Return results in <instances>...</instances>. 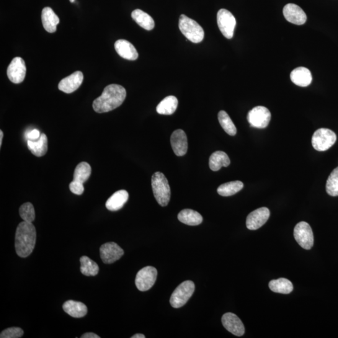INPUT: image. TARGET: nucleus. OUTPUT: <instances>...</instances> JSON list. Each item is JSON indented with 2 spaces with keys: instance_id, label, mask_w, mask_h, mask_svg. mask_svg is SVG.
I'll list each match as a JSON object with an SVG mask.
<instances>
[{
  "instance_id": "obj_1",
  "label": "nucleus",
  "mask_w": 338,
  "mask_h": 338,
  "mask_svg": "<svg viewBox=\"0 0 338 338\" xmlns=\"http://www.w3.org/2000/svg\"><path fill=\"white\" fill-rule=\"evenodd\" d=\"M127 95L124 87L111 84L105 88L101 96L93 102V108L99 113L110 112L123 104Z\"/></svg>"
},
{
  "instance_id": "obj_2",
  "label": "nucleus",
  "mask_w": 338,
  "mask_h": 338,
  "mask_svg": "<svg viewBox=\"0 0 338 338\" xmlns=\"http://www.w3.org/2000/svg\"><path fill=\"white\" fill-rule=\"evenodd\" d=\"M37 232L32 223L23 221L18 226L15 235V249L20 257H27L35 248Z\"/></svg>"
},
{
  "instance_id": "obj_3",
  "label": "nucleus",
  "mask_w": 338,
  "mask_h": 338,
  "mask_svg": "<svg viewBox=\"0 0 338 338\" xmlns=\"http://www.w3.org/2000/svg\"><path fill=\"white\" fill-rule=\"evenodd\" d=\"M152 190L157 202L162 207L168 205L170 198V188L168 180L164 174L154 173L152 177Z\"/></svg>"
},
{
  "instance_id": "obj_4",
  "label": "nucleus",
  "mask_w": 338,
  "mask_h": 338,
  "mask_svg": "<svg viewBox=\"0 0 338 338\" xmlns=\"http://www.w3.org/2000/svg\"><path fill=\"white\" fill-rule=\"evenodd\" d=\"M179 27L182 34L192 43H200L205 38V31L201 26L185 15L180 16Z\"/></svg>"
},
{
  "instance_id": "obj_5",
  "label": "nucleus",
  "mask_w": 338,
  "mask_h": 338,
  "mask_svg": "<svg viewBox=\"0 0 338 338\" xmlns=\"http://www.w3.org/2000/svg\"><path fill=\"white\" fill-rule=\"evenodd\" d=\"M195 285L192 281H185L180 284L172 294L170 303L173 308H179L184 306L192 296Z\"/></svg>"
},
{
  "instance_id": "obj_6",
  "label": "nucleus",
  "mask_w": 338,
  "mask_h": 338,
  "mask_svg": "<svg viewBox=\"0 0 338 338\" xmlns=\"http://www.w3.org/2000/svg\"><path fill=\"white\" fill-rule=\"evenodd\" d=\"M336 139L333 131L328 128H319L312 137V146L317 151H326L334 145Z\"/></svg>"
},
{
  "instance_id": "obj_7",
  "label": "nucleus",
  "mask_w": 338,
  "mask_h": 338,
  "mask_svg": "<svg viewBox=\"0 0 338 338\" xmlns=\"http://www.w3.org/2000/svg\"><path fill=\"white\" fill-rule=\"evenodd\" d=\"M294 237L299 246L309 250L314 244V235L311 226L306 222L302 221L295 226Z\"/></svg>"
},
{
  "instance_id": "obj_8",
  "label": "nucleus",
  "mask_w": 338,
  "mask_h": 338,
  "mask_svg": "<svg viewBox=\"0 0 338 338\" xmlns=\"http://www.w3.org/2000/svg\"><path fill=\"white\" fill-rule=\"evenodd\" d=\"M217 22L222 34L228 39L233 37L236 20L228 10L221 9L217 15Z\"/></svg>"
},
{
  "instance_id": "obj_9",
  "label": "nucleus",
  "mask_w": 338,
  "mask_h": 338,
  "mask_svg": "<svg viewBox=\"0 0 338 338\" xmlns=\"http://www.w3.org/2000/svg\"><path fill=\"white\" fill-rule=\"evenodd\" d=\"M272 114L266 107L257 106L250 110L247 115L248 120L251 127L257 128H264L270 122Z\"/></svg>"
},
{
  "instance_id": "obj_10",
  "label": "nucleus",
  "mask_w": 338,
  "mask_h": 338,
  "mask_svg": "<svg viewBox=\"0 0 338 338\" xmlns=\"http://www.w3.org/2000/svg\"><path fill=\"white\" fill-rule=\"evenodd\" d=\"M157 277V271L152 266H147L139 271L137 274L135 283L141 291H148L154 286Z\"/></svg>"
},
{
  "instance_id": "obj_11",
  "label": "nucleus",
  "mask_w": 338,
  "mask_h": 338,
  "mask_svg": "<svg viewBox=\"0 0 338 338\" xmlns=\"http://www.w3.org/2000/svg\"><path fill=\"white\" fill-rule=\"evenodd\" d=\"M123 254V250L113 242L103 244L100 248V257L105 264H112L120 259Z\"/></svg>"
},
{
  "instance_id": "obj_12",
  "label": "nucleus",
  "mask_w": 338,
  "mask_h": 338,
  "mask_svg": "<svg viewBox=\"0 0 338 338\" xmlns=\"http://www.w3.org/2000/svg\"><path fill=\"white\" fill-rule=\"evenodd\" d=\"M26 72L25 61L21 57H15L8 67L7 76L13 83L20 84L24 81Z\"/></svg>"
},
{
  "instance_id": "obj_13",
  "label": "nucleus",
  "mask_w": 338,
  "mask_h": 338,
  "mask_svg": "<svg viewBox=\"0 0 338 338\" xmlns=\"http://www.w3.org/2000/svg\"><path fill=\"white\" fill-rule=\"evenodd\" d=\"M269 216L270 211L267 208H259L252 211L247 217V228L249 230H257L266 223Z\"/></svg>"
},
{
  "instance_id": "obj_14",
  "label": "nucleus",
  "mask_w": 338,
  "mask_h": 338,
  "mask_svg": "<svg viewBox=\"0 0 338 338\" xmlns=\"http://www.w3.org/2000/svg\"><path fill=\"white\" fill-rule=\"evenodd\" d=\"M222 323L228 331L235 336H243L245 332L244 324L236 314L232 313L224 314L222 317Z\"/></svg>"
},
{
  "instance_id": "obj_15",
  "label": "nucleus",
  "mask_w": 338,
  "mask_h": 338,
  "mask_svg": "<svg viewBox=\"0 0 338 338\" xmlns=\"http://www.w3.org/2000/svg\"><path fill=\"white\" fill-rule=\"evenodd\" d=\"M283 15L287 21L297 25L306 23L307 16L301 7L293 4L286 5L283 9Z\"/></svg>"
},
{
  "instance_id": "obj_16",
  "label": "nucleus",
  "mask_w": 338,
  "mask_h": 338,
  "mask_svg": "<svg viewBox=\"0 0 338 338\" xmlns=\"http://www.w3.org/2000/svg\"><path fill=\"white\" fill-rule=\"evenodd\" d=\"M173 151L177 156H183L186 154L188 149V142L186 134L181 129H177L172 133L170 138Z\"/></svg>"
},
{
  "instance_id": "obj_17",
  "label": "nucleus",
  "mask_w": 338,
  "mask_h": 338,
  "mask_svg": "<svg viewBox=\"0 0 338 338\" xmlns=\"http://www.w3.org/2000/svg\"><path fill=\"white\" fill-rule=\"evenodd\" d=\"M84 81L82 72L77 71L61 80L58 84V89L66 94H71L79 89Z\"/></svg>"
},
{
  "instance_id": "obj_18",
  "label": "nucleus",
  "mask_w": 338,
  "mask_h": 338,
  "mask_svg": "<svg viewBox=\"0 0 338 338\" xmlns=\"http://www.w3.org/2000/svg\"><path fill=\"white\" fill-rule=\"evenodd\" d=\"M115 49L121 57L128 60H136L139 53L134 46L128 41L118 40L115 43Z\"/></svg>"
},
{
  "instance_id": "obj_19",
  "label": "nucleus",
  "mask_w": 338,
  "mask_h": 338,
  "mask_svg": "<svg viewBox=\"0 0 338 338\" xmlns=\"http://www.w3.org/2000/svg\"><path fill=\"white\" fill-rule=\"evenodd\" d=\"M291 80L298 86L305 87L310 85L312 82L311 72L305 67H298L291 73Z\"/></svg>"
},
{
  "instance_id": "obj_20",
  "label": "nucleus",
  "mask_w": 338,
  "mask_h": 338,
  "mask_svg": "<svg viewBox=\"0 0 338 338\" xmlns=\"http://www.w3.org/2000/svg\"><path fill=\"white\" fill-rule=\"evenodd\" d=\"M128 193L125 190H120L115 192L106 202V208L110 211L121 210L127 202Z\"/></svg>"
},
{
  "instance_id": "obj_21",
  "label": "nucleus",
  "mask_w": 338,
  "mask_h": 338,
  "mask_svg": "<svg viewBox=\"0 0 338 338\" xmlns=\"http://www.w3.org/2000/svg\"><path fill=\"white\" fill-rule=\"evenodd\" d=\"M42 21L46 32L54 33L56 32L60 20L50 7H45L42 10Z\"/></svg>"
},
{
  "instance_id": "obj_22",
  "label": "nucleus",
  "mask_w": 338,
  "mask_h": 338,
  "mask_svg": "<svg viewBox=\"0 0 338 338\" xmlns=\"http://www.w3.org/2000/svg\"><path fill=\"white\" fill-rule=\"evenodd\" d=\"M63 309L69 315L77 318L84 317L88 312L87 306L85 304L73 300L66 301L63 304Z\"/></svg>"
},
{
  "instance_id": "obj_23",
  "label": "nucleus",
  "mask_w": 338,
  "mask_h": 338,
  "mask_svg": "<svg viewBox=\"0 0 338 338\" xmlns=\"http://www.w3.org/2000/svg\"><path fill=\"white\" fill-rule=\"evenodd\" d=\"M27 146L34 156L37 157L45 156L48 151L47 137L45 133H42L37 141H28Z\"/></svg>"
},
{
  "instance_id": "obj_24",
  "label": "nucleus",
  "mask_w": 338,
  "mask_h": 338,
  "mask_svg": "<svg viewBox=\"0 0 338 338\" xmlns=\"http://www.w3.org/2000/svg\"><path fill=\"white\" fill-rule=\"evenodd\" d=\"M178 219L181 223L189 226H198L202 223L203 218L200 214L189 209L180 212L178 214Z\"/></svg>"
},
{
  "instance_id": "obj_25",
  "label": "nucleus",
  "mask_w": 338,
  "mask_h": 338,
  "mask_svg": "<svg viewBox=\"0 0 338 338\" xmlns=\"http://www.w3.org/2000/svg\"><path fill=\"white\" fill-rule=\"evenodd\" d=\"M230 164V159L224 152L216 151L210 157V167L213 171H218L221 167H228Z\"/></svg>"
},
{
  "instance_id": "obj_26",
  "label": "nucleus",
  "mask_w": 338,
  "mask_h": 338,
  "mask_svg": "<svg viewBox=\"0 0 338 338\" xmlns=\"http://www.w3.org/2000/svg\"><path fill=\"white\" fill-rule=\"evenodd\" d=\"M131 18L138 24L146 30H153L155 27L154 20L147 13L143 10L137 9L131 13Z\"/></svg>"
},
{
  "instance_id": "obj_27",
  "label": "nucleus",
  "mask_w": 338,
  "mask_h": 338,
  "mask_svg": "<svg viewBox=\"0 0 338 338\" xmlns=\"http://www.w3.org/2000/svg\"><path fill=\"white\" fill-rule=\"evenodd\" d=\"M178 100L176 97L170 95L165 98L157 105L156 110L161 115H172L177 110Z\"/></svg>"
},
{
  "instance_id": "obj_28",
  "label": "nucleus",
  "mask_w": 338,
  "mask_h": 338,
  "mask_svg": "<svg viewBox=\"0 0 338 338\" xmlns=\"http://www.w3.org/2000/svg\"><path fill=\"white\" fill-rule=\"evenodd\" d=\"M270 290L273 292L288 295L292 292L293 285L290 280L285 278L271 281L269 283Z\"/></svg>"
},
{
  "instance_id": "obj_29",
  "label": "nucleus",
  "mask_w": 338,
  "mask_h": 338,
  "mask_svg": "<svg viewBox=\"0 0 338 338\" xmlns=\"http://www.w3.org/2000/svg\"><path fill=\"white\" fill-rule=\"evenodd\" d=\"M244 187V184L239 180L225 183L218 187V192L219 195L224 197L233 195Z\"/></svg>"
},
{
  "instance_id": "obj_30",
  "label": "nucleus",
  "mask_w": 338,
  "mask_h": 338,
  "mask_svg": "<svg viewBox=\"0 0 338 338\" xmlns=\"http://www.w3.org/2000/svg\"><path fill=\"white\" fill-rule=\"evenodd\" d=\"M81 261V272L86 276H95L99 272V267L96 262L87 256H82Z\"/></svg>"
},
{
  "instance_id": "obj_31",
  "label": "nucleus",
  "mask_w": 338,
  "mask_h": 338,
  "mask_svg": "<svg viewBox=\"0 0 338 338\" xmlns=\"http://www.w3.org/2000/svg\"><path fill=\"white\" fill-rule=\"evenodd\" d=\"M92 169L90 165L87 162H81L77 165L74 171V180H76L84 184L89 179L91 174Z\"/></svg>"
},
{
  "instance_id": "obj_32",
  "label": "nucleus",
  "mask_w": 338,
  "mask_h": 338,
  "mask_svg": "<svg viewBox=\"0 0 338 338\" xmlns=\"http://www.w3.org/2000/svg\"><path fill=\"white\" fill-rule=\"evenodd\" d=\"M218 120L221 127L227 133L231 136L236 135L237 133L236 126L225 111L221 110L219 112Z\"/></svg>"
},
{
  "instance_id": "obj_33",
  "label": "nucleus",
  "mask_w": 338,
  "mask_h": 338,
  "mask_svg": "<svg viewBox=\"0 0 338 338\" xmlns=\"http://www.w3.org/2000/svg\"><path fill=\"white\" fill-rule=\"evenodd\" d=\"M326 190L327 194L332 197L338 196V167L332 170L327 178Z\"/></svg>"
},
{
  "instance_id": "obj_34",
  "label": "nucleus",
  "mask_w": 338,
  "mask_h": 338,
  "mask_svg": "<svg viewBox=\"0 0 338 338\" xmlns=\"http://www.w3.org/2000/svg\"><path fill=\"white\" fill-rule=\"evenodd\" d=\"M19 213L23 221L32 223L33 221L35 220V212L34 207L30 202L23 204L20 208Z\"/></svg>"
},
{
  "instance_id": "obj_35",
  "label": "nucleus",
  "mask_w": 338,
  "mask_h": 338,
  "mask_svg": "<svg viewBox=\"0 0 338 338\" xmlns=\"http://www.w3.org/2000/svg\"><path fill=\"white\" fill-rule=\"evenodd\" d=\"M23 333V330L20 327H9L6 329L4 330L0 334L1 338H19L22 337Z\"/></svg>"
},
{
  "instance_id": "obj_36",
  "label": "nucleus",
  "mask_w": 338,
  "mask_h": 338,
  "mask_svg": "<svg viewBox=\"0 0 338 338\" xmlns=\"http://www.w3.org/2000/svg\"><path fill=\"white\" fill-rule=\"evenodd\" d=\"M70 190L76 195H82L84 192V187L81 182L73 180L69 185Z\"/></svg>"
},
{
  "instance_id": "obj_37",
  "label": "nucleus",
  "mask_w": 338,
  "mask_h": 338,
  "mask_svg": "<svg viewBox=\"0 0 338 338\" xmlns=\"http://www.w3.org/2000/svg\"><path fill=\"white\" fill-rule=\"evenodd\" d=\"M40 136L41 134L40 131L37 130V129H34V130L28 131V132L26 134V138H27L28 141H37L38 139H39Z\"/></svg>"
},
{
  "instance_id": "obj_38",
  "label": "nucleus",
  "mask_w": 338,
  "mask_h": 338,
  "mask_svg": "<svg viewBox=\"0 0 338 338\" xmlns=\"http://www.w3.org/2000/svg\"><path fill=\"white\" fill-rule=\"evenodd\" d=\"M82 338H100L97 334L94 333V332H87L81 336Z\"/></svg>"
},
{
  "instance_id": "obj_39",
  "label": "nucleus",
  "mask_w": 338,
  "mask_h": 338,
  "mask_svg": "<svg viewBox=\"0 0 338 338\" xmlns=\"http://www.w3.org/2000/svg\"><path fill=\"white\" fill-rule=\"evenodd\" d=\"M131 338H145L146 336L143 334H136L131 337Z\"/></svg>"
},
{
  "instance_id": "obj_40",
  "label": "nucleus",
  "mask_w": 338,
  "mask_h": 338,
  "mask_svg": "<svg viewBox=\"0 0 338 338\" xmlns=\"http://www.w3.org/2000/svg\"><path fill=\"white\" fill-rule=\"evenodd\" d=\"M3 138H4V132L2 130H0V147L2 145Z\"/></svg>"
},
{
  "instance_id": "obj_41",
  "label": "nucleus",
  "mask_w": 338,
  "mask_h": 338,
  "mask_svg": "<svg viewBox=\"0 0 338 338\" xmlns=\"http://www.w3.org/2000/svg\"><path fill=\"white\" fill-rule=\"evenodd\" d=\"M75 1H76V0H70V2L71 3H74Z\"/></svg>"
}]
</instances>
